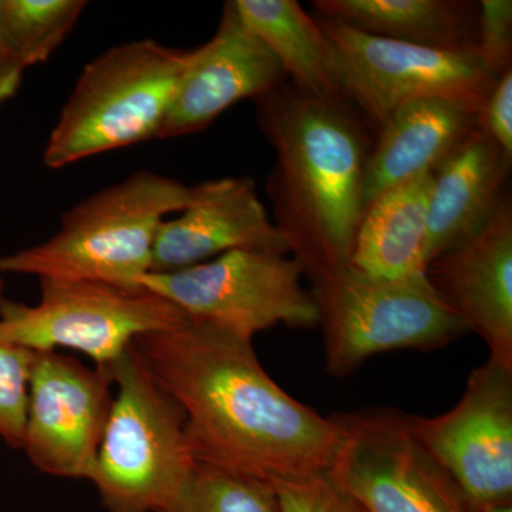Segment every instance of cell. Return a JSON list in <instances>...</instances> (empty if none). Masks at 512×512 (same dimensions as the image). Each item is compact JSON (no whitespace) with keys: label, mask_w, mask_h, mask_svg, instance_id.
<instances>
[{"label":"cell","mask_w":512,"mask_h":512,"mask_svg":"<svg viewBox=\"0 0 512 512\" xmlns=\"http://www.w3.org/2000/svg\"><path fill=\"white\" fill-rule=\"evenodd\" d=\"M37 352L0 336V439L22 450Z\"/></svg>","instance_id":"603a6c76"},{"label":"cell","mask_w":512,"mask_h":512,"mask_svg":"<svg viewBox=\"0 0 512 512\" xmlns=\"http://www.w3.org/2000/svg\"><path fill=\"white\" fill-rule=\"evenodd\" d=\"M109 370L116 396L87 480L109 512H168L197 467L184 414L131 348Z\"/></svg>","instance_id":"5b68a950"},{"label":"cell","mask_w":512,"mask_h":512,"mask_svg":"<svg viewBox=\"0 0 512 512\" xmlns=\"http://www.w3.org/2000/svg\"><path fill=\"white\" fill-rule=\"evenodd\" d=\"M131 350L183 412L197 464L268 485L330 470L342 439L338 419L286 393L251 340L190 319L141 336Z\"/></svg>","instance_id":"6da1fadb"},{"label":"cell","mask_w":512,"mask_h":512,"mask_svg":"<svg viewBox=\"0 0 512 512\" xmlns=\"http://www.w3.org/2000/svg\"><path fill=\"white\" fill-rule=\"evenodd\" d=\"M110 370L37 352L22 450L40 473L87 480L113 404Z\"/></svg>","instance_id":"7c38bea8"},{"label":"cell","mask_w":512,"mask_h":512,"mask_svg":"<svg viewBox=\"0 0 512 512\" xmlns=\"http://www.w3.org/2000/svg\"><path fill=\"white\" fill-rule=\"evenodd\" d=\"M490 512H512V508L511 507L497 508V510H493Z\"/></svg>","instance_id":"f1b7e54d"},{"label":"cell","mask_w":512,"mask_h":512,"mask_svg":"<svg viewBox=\"0 0 512 512\" xmlns=\"http://www.w3.org/2000/svg\"><path fill=\"white\" fill-rule=\"evenodd\" d=\"M431 185L433 171L370 202L357 228L348 266L380 279L426 274Z\"/></svg>","instance_id":"d6986e66"},{"label":"cell","mask_w":512,"mask_h":512,"mask_svg":"<svg viewBox=\"0 0 512 512\" xmlns=\"http://www.w3.org/2000/svg\"><path fill=\"white\" fill-rule=\"evenodd\" d=\"M301 264L289 254L237 249L170 274H147L140 286L177 305L191 320L251 340L285 325L319 326L312 291L303 288Z\"/></svg>","instance_id":"9c48e42d"},{"label":"cell","mask_w":512,"mask_h":512,"mask_svg":"<svg viewBox=\"0 0 512 512\" xmlns=\"http://www.w3.org/2000/svg\"><path fill=\"white\" fill-rule=\"evenodd\" d=\"M40 289L36 305L6 299L0 336L35 352L76 350L99 369L109 370L141 336L190 320L173 302L143 286L40 279Z\"/></svg>","instance_id":"52a82bcc"},{"label":"cell","mask_w":512,"mask_h":512,"mask_svg":"<svg viewBox=\"0 0 512 512\" xmlns=\"http://www.w3.org/2000/svg\"><path fill=\"white\" fill-rule=\"evenodd\" d=\"M476 127V111L454 101L417 100L397 110L375 134L365 208L383 192L436 170Z\"/></svg>","instance_id":"e0dca14e"},{"label":"cell","mask_w":512,"mask_h":512,"mask_svg":"<svg viewBox=\"0 0 512 512\" xmlns=\"http://www.w3.org/2000/svg\"><path fill=\"white\" fill-rule=\"evenodd\" d=\"M255 104L275 153L266 183L272 221L315 288L349 265L366 210L375 131L348 101L312 96L288 82Z\"/></svg>","instance_id":"7a4b0ae2"},{"label":"cell","mask_w":512,"mask_h":512,"mask_svg":"<svg viewBox=\"0 0 512 512\" xmlns=\"http://www.w3.org/2000/svg\"><path fill=\"white\" fill-rule=\"evenodd\" d=\"M168 512H278V507L271 485L197 464Z\"/></svg>","instance_id":"7402d4cb"},{"label":"cell","mask_w":512,"mask_h":512,"mask_svg":"<svg viewBox=\"0 0 512 512\" xmlns=\"http://www.w3.org/2000/svg\"><path fill=\"white\" fill-rule=\"evenodd\" d=\"M26 69L0 28V107L18 94Z\"/></svg>","instance_id":"4316f807"},{"label":"cell","mask_w":512,"mask_h":512,"mask_svg":"<svg viewBox=\"0 0 512 512\" xmlns=\"http://www.w3.org/2000/svg\"><path fill=\"white\" fill-rule=\"evenodd\" d=\"M312 293L333 376H348L379 353L446 348L468 332L427 274L380 279L346 266Z\"/></svg>","instance_id":"8992f818"},{"label":"cell","mask_w":512,"mask_h":512,"mask_svg":"<svg viewBox=\"0 0 512 512\" xmlns=\"http://www.w3.org/2000/svg\"><path fill=\"white\" fill-rule=\"evenodd\" d=\"M239 16L303 93L345 100L333 79L328 40L296 0H232Z\"/></svg>","instance_id":"ffe728a7"},{"label":"cell","mask_w":512,"mask_h":512,"mask_svg":"<svg viewBox=\"0 0 512 512\" xmlns=\"http://www.w3.org/2000/svg\"><path fill=\"white\" fill-rule=\"evenodd\" d=\"M476 55L495 79L512 69V2H478Z\"/></svg>","instance_id":"d4e9b609"},{"label":"cell","mask_w":512,"mask_h":512,"mask_svg":"<svg viewBox=\"0 0 512 512\" xmlns=\"http://www.w3.org/2000/svg\"><path fill=\"white\" fill-rule=\"evenodd\" d=\"M320 18L407 45L474 52L478 3L460 0H315Z\"/></svg>","instance_id":"ac0fdd59"},{"label":"cell","mask_w":512,"mask_h":512,"mask_svg":"<svg viewBox=\"0 0 512 512\" xmlns=\"http://www.w3.org/2000/svg\"><path fill=\"white\" fill-rule=\"evenodd\" d=\"M336 419L342 439L328 473L367 512H468L407 414L367 409Z\"/></svg>","instance_id":"8fae6325"},{"label":"cell","mask_w":512,"mask_h":512,"mask_svg":"<svg viewBox=\"0 0 512 512\" xmlns=\"http://www.w3.org/2000/svg\"><path fill=\"white\" fill-rule=\"evenodd\" d=\"M190 197V185L137 171L64 212L46 241L2 256L0 274L141 288L151 272L158 229Z\"/></svg>","instance_id":"3957f363"},{"label":"cell","mask_w":512,"mask_h":512,"mask_svg":"<svg viewBox=\"0 0 512 512\" xmlns=\"http://www.w3.org/2000/svg\"><path fill=\"white\" fill-rule=\"evenodd\" d=\"M197 49L154 39L121 43L86 64L52 128L43 161L53 170L157 140Z\"/></svg>","instance_id":"277c9868"},{"label":"cell","mask_w":512,"mask_h":512,"mask_svg":"<svg viewBox=\"0 0 512 512\" xmlns=\"http://www.w3.org/2000/svg\"><path fill=\"white\" fill-rule=\"evenodd\" d=\"M86 6L84 0H0V28L29 69L62 46Z\"/></svg>","instance_id":"44dd1931"},{"label":"cell","mask_w":512,"mask_h":512,"mask_svg":"<svg viewBox=\"0 0 512 512\" xmlns=\"http://www.w3.org/2000/svg\"><path fill=\"white\" fill-rule=\"evenodd\" d=\"M278 512H367L329 473L271 485Z\"/></svg>","instance_id":"cb8c5ba5"},{"label":"cell","mask_w":512,"mask_h":512,"mask_svg":"<svg viewBox=\"0 0 512 512\" xmlns=\"http://www.w3.org/2000/svg\"><path fill=\"white\" fill-rule=\"evenodd\" d=\"M477 126L512 160V69L498 77L478 110Z\"/></svg>","instance_id":"484cf974"},{"label":"cell","mask_w":512,"mask_h":512,"mask_svg":"<svg viewBox=\"0 0 512 512\" xmlns=\"http://www.w3.org/2000/svg\"><path fill=\"white\" fill-rule=\"evenodd\" d=\"M286 79L281 64L245 25L234 2H227L217 32L197 47L157 140L201 133L234 104L259 99Z\"/></svg>","instance_id":"4fadbf2b"},{"label":"cell","mask_w":512,"mask_h":512,"mask_svg":"<svg viewBox=\"0 0 512 512\" xmlns=\"http://www.w3.org/2000/svg\"><path fill=\"white\" fill-rule=\"evenodd\" d=\"M178 214L158 229L150 274L183 271L237 249L291 255L249 177L192 185L190 202Z\"/></svg>","instance_id":"5bb4252c"},{"label":"cell","mask_w":512,"mask_h":512,"mask_svg":"<svg viewBox=\"0 0 512 512\" xmlns=\"http://www.w3.org/2000/svg\"><path fill=\"white\" fill-rule=\"evenodd\" d=\"M6 301V285L5 281H3V276L0 274V308H2L3 303Z\"/></svg>","instance_id":"83f0119b"},{"label":"cell","mask_w":512,"mask_h":512,"mask_svg":"<svg viewBox=\"0 0 512 512\" xmlns=\"http://www.w3.org/2000/svg\"><path fill=\"white\" fill-rule=\"evenodd\" d=\"M410 429L457 488L468 512L512 503V369L493 357L468 377L460 402Z\"/></svg>","instance_id":"30bf717a"},{"label":"cell","mask_w":512,"mask_h":512,"mask_svg":"<svg viewBox=\"0 0 512 512\" xmlns=\"http://www.w3.org/2000/svg\"><path fill=\"white\" fill-rule=\"evenodd\" d=\"M431 285L487 343L490 357L512 369V201L505 195L490 224L431 261Z\"/></svg>","instance_id":"9a60e30c"},{"label":"cell","mask_w":512,"mask_h":512,"mask_svg":"<svg viewBox=\"0 0 512 512\" xmlns=\"http://www.w3.org/2000/svg\"><path fill=\"white\" fill-rule=\"evenodd\" d=\"M511 167V158L477 126L433 171L427 210V266L490 224L508 194L505 185Z\"/></svg>","instance_id":"2e32d148"},{"label":"cell","mask_w":512,"mask_h":512,"mask_svg":"<svg viewBox=\"0 0 512 512\" xmlns=\"http://www.w3.org/2000/svg\"><path fill=\"white\" fill-rule=\"evenodd\" d=\"M343 99L377 131L397 110L424 99L481 109L497 79L474 52H447L365 35L318 18Z\"/></svg>","instance_id":"ba28073f"}]
</instances>
